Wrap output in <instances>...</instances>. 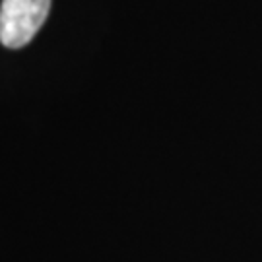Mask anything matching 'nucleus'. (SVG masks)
I'll list each match as a JSON object with an SVG mask.
<instances>
[{"instance_id":"obj_1","label":"nucleus","mask_w":262,"mask_h":262,"mask_svg":"<svg viewBox=\"0 0 262 262\" xmlns=\"http://www.w3.org/2000/svg\"><path fill=\"white\" fill-rule=\"evenodd\" d=\"M51 0H2L0 43L8 49L26 47L45 24Z\"/></svg>"}]
</instances>
